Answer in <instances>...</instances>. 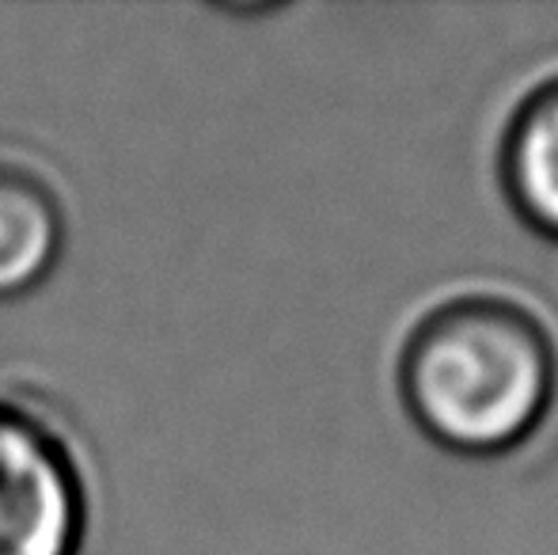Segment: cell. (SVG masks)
<instances>
[{"instance_id": "6da1fadb", "label": "cell", "mask_w": 558, "mask_h": 555, "mask_svg": "<svg viewBox=\"0 0 558 555\" xmlns=\"http://www.w3.org/2000/svg\"><path fill=\"white\" fill-rule=\"evenodd\" d=\"M399 396L414 426L456 457L513 453L555 408V335L513 297H452L407 335Z\"/></svg>"}, {"instance_id": "7a4b0ae2", "label": "cell", "mask_w": 558, "mask_h": 555, "mask_svg": "<svg viewBox=\"0 0 558 555\" xmlns=\"http://www.w3.org/2000/svg\"><path fill=\"white\" fill-rule=\"evenodd\" d=\"M88 526L92 480L73 437L0 393V555H81Z\"/></svg>"}, {"instance_id": "3957f363", "label": "cell", "mask_w": 558, "mask_h": 555, "mask_svg": "<svg viewBox=\"0 0 558 555\" xmlns=\"http://www.w3.org/2000/svg\"><path fill=\"white\" fill-rule=\"evenodd\" d=\"M69 248V206L38 160L0 148V304L53 278Z\"/></svg>"}, {"instance_id": "277c9868", "label": "cell", "mask_w": 558, "mask_h": 555, "mask_svg": "<svg viewBox=\"0 0 558 555\" xmlns=\"http://www.w3.org/2000/svg\"><path fill=\"white\" fill-rule=\"evenodd\" d=\"M498 168L521 221L558 244V81L521 99L501 134Z\"/></svg>"}]
</instances>
